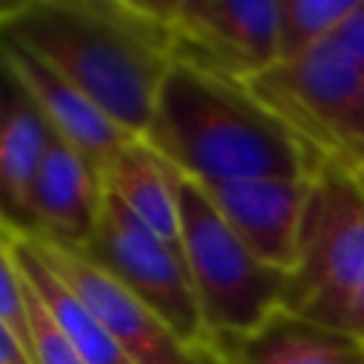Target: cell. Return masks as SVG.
<instances>
[{
	"label": "cell",
	"mask_w": 364,
	"mask_h": 364,
	"mask_svg": "<svg viewBox=\"0 0 364 364\" xmlns=\"http://www.w3.org/2000/svg\"><path fill=\"white\" fill-rule=\"evenodd\" d=\"M333 327L347 330L350 336H355L358 341H364V282L355 287V293L344 301V307L338 310V316L333 318Z\"/></svg>",
	"instance_id": "obj_20"
},
{
	"label": "cell",
	"mask_w": 364,
	"mask_h": 364,
	"mask_svg": "<svg viewBox=\"0 0 364 364\" xmlns=\"http://www.w3.org/2000/svg\"><path fill=\"white\" fill-rule=\"evenodd\" d=\"M51 136L28 91L0 63V216L17 230H28L31 185Z\"/></svg>",
	"instance_id": "obj_12"
},
{
	"label": "cell",
	"mask_w": 364,
	"mask_h": 364,
	"mask_svg": "<svg viewBox=\"0 0 364 364\" xmlns=\"http://www.w3.org/2000/svg\"><path fill=\"white\" fill-rule=\"evenodd\" d=\"M245 82L324 162L364 171V68L336 37Z\"/></svg>",
	"instance_id": "obj_4"
},
{
	"label": "cell",
	"mask_w": 364,
	"mask_h": 364,
	"mask_svg": "<svg viewBox=\"0 0 364 364\" xmlns=\"http://www.w3.org/2000/svg\"><path fill=\"white\" fill-rule=\"evenodd\" d=\"M102 173L68 142L51 136L28 199V233L82 250L100 222Z\"/></svg>",
	"instance_id": "obj_11"
},
{
	"label": "cell",
	"mask_w": 364,
	"mask_h": 364,
	"mask_svg": "<svg viewBox=\"0 0 364 364\" xmlns=\"http://www.w3.org/2000/svg\"><path fill=\"white\" fill-rule=\"evenodd\" d=\"M361 0H279V63L296 60L336 37Z\"/></svg>",
	"instance_id": "obj_16"
},
{
	"label": "cell",
	"mask_w": 364,
	"mask_h": 364,
	"mask_svg": "<svg viewBox=\"0 0 364 364\" xmlns=\"http://www.w3.org/2000/svg\"><path fill=\"white\" fill-rule=\"evenodd\" d=\"M336 40L353 54V60L364 68V0L355 6V11L341 23V28L336 31Z\"/></svg>",
	"instance_id": "obj_19"
},
{
	"label": "cell",
	"mask_w": 364,
	"mask_h": 364,
	"mask_svg": "<svg viewBox=\"0 0 364 364\" xmlns=\"http://www.w3.org/2000/svg\"><path fill=\"white\" fill-rule=\"evenodd\" d=\"M82 253L145 301L179 338L193 347L216 344L202 318L182 247L145 228L111 193L102 199L97 230Z\"/></svg>",
	"instance_id": "obj_6"
},
{
	"label": "cell",
	"mask_w": 364,
	"mask_h": 364,
	"mask_svg": "<svg viewBox=\"0 0 364 364\" xmlns=\"http://www.w3.org/2000/svg\"><path fill=\"white\" fill-rule=\"evenodd\" d=\"M17 262V259H14ZM23 276V270H20ZM23 296H26V316H28V355L31 364H85L71 344V338L63 333L51 310L43 304V299L34 293L28 279L23 276Z\"/></svg>",
	"instance_id": "obj_17"
},
{
	"label": "cell",
	"mask_w": 364,
	"mask_h": 364,
	"mask_svg": "<svg viewBox=\"0 0 364 364\" xmlns=\"http://www.w3.org/2000/svg\"><path fill=\"white\" fill-rule=\"evenodd\" d=\"M105 193H111L131 216L179 245V199H176V171L154 151L142 136H134L102 171Z\"/></svg>",
	"instance_id": "obj_14"
},
{
	"label": "cell",
	"mask_w": 364,
	"mask_h": 364,
	"mask_svg": "<svg viewBox=\"0 0 364 364\" xmlns=\"http://www.w3.org/2000/svg\"><path fill=\"white\" fill-rule=\"evenodd\" d=\"M14 230L17 228L0 216V321L20 338V344L28 353V316H26L23 276L14 262V247H11Z\"/></svg>",
	"instance_id": "obj_18"
},
{
	"label": "cell",
	"mask_w": 364,
	"mask_h": 364,
	"mask_svg": "<svg viewBox=\"0 0 364 364\" xmlns=\"http://www.w3.org/2000/svg\"><path fill=\"white\" fill-rule=\"evenodd\" d=\"M14 259L34 293L43 299V304L51 310L63 333L77 347L80 358L85 364H134L128 353L117 344V338L102 327V321L77 299V293L34 253L28 236L23 230H14Z\"/></svg>",
	"instance_id": "obj_15"
},
{
	"label": "cell",
	"mask_w": 364,
	"mask_h": 364,
	"mask_svg": "<svg viewBox=\"0 0 364 364\" xmlns=\"http://www.w3.org/2000/svg\"><path fill=\"white\" fill-rule=\"evenodd\" d=\"M179 247L216 344L267 324L287 301V273L267 267L219 216L205 191L176 171Z\"/></svg>",
	"instance_id": "obj_3"
},
{
	"label": "cell",
	"mask_w": 364,
	"mask_h": 364,
	"mask_svg": "<svg viewBox=\"0 0 364 364\" xmlns=\"http://www.w3.org/2000/svg\"><path fill=\"white\" fill-rule=\"evenodd\" d=\"M219 347L230 364H364V341L287 307L256 333Z\"/></svg>",
	"instance_id": "obj_13"
},
{
	"label": "cell",
	"mask_w": 364,
	"mask_h": 364,
	"mask_svg": "<svg viewBox=\"0 0 364 364\" xmlns=\"http://www.w3.org/2000/svg\"><path fill=\"white\" fill-rule=\"evenodd\" d=\"M0 40L23 46L142 136L173 65V40L145 0L0 3Z\"/></svg>",
	"instance_id": "obj_1"
},
{
	"label": "cell",
	"mask_w": 364,
	"mask_h": 364,
	"mask_svg": "<svg viewBox=\"0 0 364 364\" xmlns=\"http://www.w3.org/2000/svg\"><path fill=\"white\" fill-rule=\"evenodd\" d=\"M0 364H31L20 338L0 321Z\"/></svg>",
	"instance_id": "obj_21"
},
{
	"label": "cell",
	"mask_w": 364,
	"mask_h": 364,
	"mask_svg": "<svg viewBox=\"0 0 364 364\" xmlns=\"http://www.w3.org/2000/svg\"><path fill=\"white\" fill-rule=\"evenodd\" d=\"M142 139L196 185L310 179L324 162L245 80L185 57H173Z\"/></svg>",
	"instance_id": "obj_2"
},
{
	"label": "cell",
	"mask_w": 364,
	"mask_h": 364,
	"mask_svg": "<svg viewBox=\"0 0 364 364\" xmlns=\"http://www.w3.org/2000/svg\"><path fill=\"white\" fill-rule=\"evenodd\" d=\"M176 57L250 80L279 63V0H145Z\"/></svg>",
	"instance_id": "obj_7"
},
{
	"label": "cell",
	"mask_w": 364,
	"mask_h": 364,
	"mask_svg": "<svg viewBox=\"0 0 364 364\" xmlns=\"http://www.w3.org/2000/svg\"><path fill=\"white\" fill-rule=\"evenodd\" d=\"M0 63L28 91L51 134L80 151L100 173L134 139L91 97H85L74 82H68L63 74H57L48 63L34 57L23 46L0 40Z\"/></svg>",
	"instance_id": "obj_10"
},
{
	"label": "cell",
	"mask_w": 364,
	"mask_h": 364,
	"mask_svg": "<svg viewBox=\"0 0 364 364\" xmlns=\"http://www.w3.org/2000/svg\"><path fill=\"white\" fill-rule=\"evenodd\" d=\"M361 173H364V171H361Z\"/></svg>",
	"instance_id": "obj_22"
},
{
	"label": "cell",
	"mask_w": 364,
	"mask_h": 364,
	"mask_svg": "<svg viewBox=\"0 0 364 364\" xmlns=\"http://www.w3.org/2000/svg\"><path fill=\"white\" fill-rule=\"evenodd\" d=\"M364 282V173L321 162L313 173L299 264L287 279L284 307L333 324Z\"/></svg>",
	"instance_id": "obj_5"
},
{
	"label": "cell",
	"mask_w": 364,
	"mask_h": 364,
	"mask_svg": "<svg viewBox=\"0 0 364 364\" xmlns=\"http://www.w3.org/2000/svg\"><path fill=\"white\" fill-rule=\"evenodd\" d=\"M34 253L77 293V299L102 321L134 364H230L219 344L193 347L179 338L145 301L128 293L111 273L94 264L82 250L23 230Z\"/></svg>",
	"instance_id": "obj_8"
},
{
	"label": "cell",
	"mask_w": 364,
	"mask_h": 364,
	"mask_svg": "<svg viewBox=\"0 0 364 364\" xmlns=\"http://www.w3.org/2000/svg\"><path fill=\"white\" fill-rule=\"evenodd\" d=\"M310 179H242L199 185L219 216L267 267L293 273L299 264Z\"/></svg>",
	"instance_id": "obj_9"
}]
</instances>
